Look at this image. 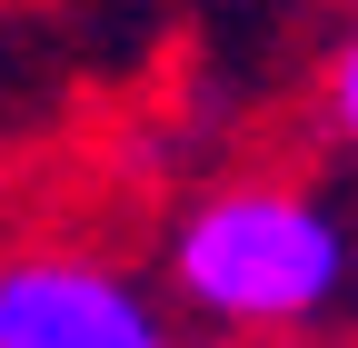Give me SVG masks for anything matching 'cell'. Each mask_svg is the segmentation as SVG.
<instances>
[{"label": "cell", "instance_id": "obj_5", "mask_svg": "<svg viewBox=\"0 0 358 348\" xmlns=\"http://www.w3.org/2000/svg\"><path fill=\"white\" fill-rule=\"evenodd\" d=\"M199 348H239V338H199Z\"/></svg>", "mask_w": 358, "mask_h": 348}, {"label": "cell", "instance_id": "obj_1", "mask_svg": "<svg viewBox=\"0 0 358 348\" xmlns=\"http://www.w3.org/2000/svg\"><path fill=\"white\" fill-rule=\"evenodd\" d=\"M169 279H179V309H199L219 338L308 328L319 309H338L348 229L329 219V199L299 189V180H219L209 199L179 209Z\"/></svg>", "mask_w": 358, "mask_h": 348}, {"label": "cell", "instance_id": "obj_6", "mask_svg": "<svg viewBox=\"0 0 358 348\" xmlns=\"http://www.w3.org/2000/svg\"><path fill=\"white\" fill-rule=\"evenodd\" d=\"M0 10H20V0H0Z\"/></svg>", "mask_w": 358, "mask_h": 348}, {"label": "cell", "instance_id": "obj_2", "mask_svg": "<svg viewBox=\"0 0 358 348\" xmlns=\"http://www.w3.org/2000/svg\"><path fill=\"white\" fill-rule=\"evenodd\" d=\"M0 348H179L159 298L90 249H10L0 259Z\"/></svg>", "mask_w": 358, "mask_h": 348}, {"label": "cell", "instance_id": "obj_4", "mask_svg": "<svg viewBox=\"0 0 358 348\" xmlns=\"http://www.w3.org/2000/svg\"><path fill=\"white\" fill-rule=\"evenodd\" d=\"M239 348H319V338H308V328H249Z\"/></svg>", "mask_w": 358, "mask_h": 348}, {"label": "cell", "instance_id": "obj_3", "mask_svg": "<svg viewBox=\"0 0 358 348\" xmlns=\"http://www.w3.org/2000/svg\"><path fill=\"white\" fill-rule=\"evenodd\" d=\"M329 129H338V150L358 159V30L338 40V60H329Z\"/></svg>", "mask_w": 358, "mask_h": 348}]
</instances>
